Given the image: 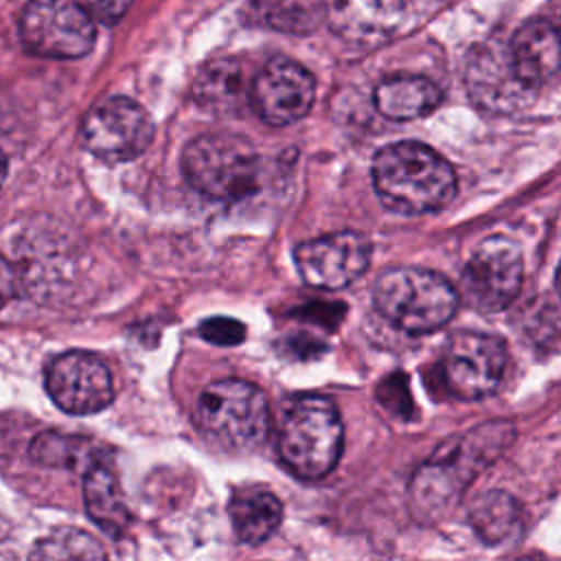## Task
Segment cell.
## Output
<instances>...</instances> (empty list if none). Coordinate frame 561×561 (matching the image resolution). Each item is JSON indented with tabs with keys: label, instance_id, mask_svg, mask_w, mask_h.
Here are the masks:
<instances>
[{
	"label": "cell",
	"instance_id": "6da1fadb",
	"mask_svg": "<svg viewBox=\"0 0 561 561\" xmlns=\"http://www.w3.org/2000/svg\"><path fill=\"white\" fill-rule=\"evenodd\" d=\"M373 186L388 210L425 215L451 202L456 195V173L432 147L416 140H399L377 151Z\"/></svg>",
	"mask_w": 561,
	"mask_h": 561
},
{
	"label": "cell",
	"instance_id": "7a4b0ae2",
	"mask_svg": "<svg viewBox=\"0 0 561 561\" xmlns=\"http://www.w3.org/2000/svg\"><path fill=\"white\" fill-rule=\"evenodd\" d=\"M513 434L511 423L489 421L454 440L414 473L410 484L414 506L427 515L447 511L476 476L511 445Z\"/></svg>",
	"mask_w": 561,
	"mask_h": 561
},
{
	"label": "cell",
	"instance_id": "3957f363",
	"mask_svg": "<svg viewBox=\"0 0 561 561\" xmlns=\"http://www.w3.org/2000/svg\"><path fill=\"white\" fill-rule=\"evenodd\" d=\"M344 427L337 408L320 394L294 399L278 423V454L298 478H324L342 454Z\"/></svg>",
	"mask_w": 561,
	"mask_h": 561
},
{
	"label": "cell",
	"instance_id": "277c9868",
	"mask_svg": "<svg viewBox=\"0 0 561 561\" xmlns=\"http://www.w3.org/2000/svg\"><path fill=\"white\" fill-rule=\"evenodd\" d=\"M377 311L410 335H425L445 327L458 305L451 283L425 267H394L375 283Z\"/></svg>",
	"mask_w": 561,
	"mask_h": 561
},
{
	"label": "cell",
	"instance_id": "5b68a950",
	"mask_svg": "<svg viewBox=\"0 0 561 561\" xmlns=\"http://www.w3.org/2000/svg\"><path fill=\"white\" fill-rule=\"evenodd\" d=\"M193 421L217 445L252 451L267 438L270 403L263 390L245 379H219L199 392Z\"/></svg>",
	"mask_w": 561,
	"mask_h": 561
},
{
	"label": "cell",
	"instance_id": "8992f818",
	"mask_svg": "<svg viewBox=\"0 0 561 561\" xmlns=\"http://www.w3.org/2000/svg\"><path fill=\"white\" fill-rule=\"evenodd\" d=\"M182 171L186 182L206 199L234 202L259 184V153L237 134H202L184 147Z\"/></svg>",
	"mask_w": 561,
	"mask_h": 561
},
{
	"label": "cell",
	"instance_id": "52a82bcc",
	"mask_svg": "<svg viewBox=\"0 0 561 561\" xmlns=\"http://www.w3.org/2000/svg\"><path fill=\"white\" fill-rule=\"evenodd\" d=\"M445 388L462 401H476L497 390L506 370L504 340L480 331L451 335L438 362Z\"/></svg>",
	"mask_w": 561,
	"mask_h": 561
},
{
	"label": "cell",
	"instance_id": "ba28073f",
	"mask_svg": "<svg viewBox=\"0 0 561 561\" xmlns=\"http://www.w3.org/2000/svg\"><path fill=\"white\" fill-rule=\"evenodd\" d=\"M24 46L50 59H75L90 53L94 20L75 0H28L20 15Z\"/></svg>",
	"mask_w": 561,
	"mask_h": 561
},
{
	"label": "cell",
	"instance_id": "9c48e42d",
	"mask_svg": "<svg viewBox=\"0 0 561 561\" xmlns=\"http://www.w3.org/2000/svg\"><path fill=\"white\" fill-rule=\"evenodd\" d=\"M524 280V254L517 241L495 234L484 239L462 272V291L480 313L506 309Z\"/></svg>",
	"mask_w": 561,
	"mask_h": 561
},
{
	"label": "cell",
	"instance_id": "30bf717a",
	"mask_svg": "<svg viewBox=\"0 0 561 561\" xmlns=\"http://www.w3.org/2000/svg\"><path fill=\"white\" fill-rule=\"evenodd\" d=\"M81 140L101 160L127 162L151 145L153 123L140 103L127 96H110L85 114Z\"/></svg>",
	"mask_w": 561,
	"mask_h": 561
},
{
	"label": "cell",
	"instance_id": "8fae6325",
	"mask_svg": "<svg viewBox=\"0 0 561 561\" xmlns=\"http://www.w3.org/2000/svg\"><path fill=\"white\" fill-rule=\"evenodd\" d=\"M296 267L316 289H342L357 280L370 263V241L353 230L329 232L298 243Z\"/></svg>",
	"mask_w": 561,
	"mask_h": 561
},
{
	"label": "cell",
	"instance_id": "7c38bea8",
	"mask_svg": "<svg viewBox=\"0 0 561 561\" xmlns=\"http://www.w3.org/2000/svg\"><path fill=\"white\" fill-rule=\"evenodd\" d=\"M48 397L68 414H94L114 399L112 373L105 362L85 351H68L46 368Z\"/></svg>",
	"mask_w": 561,
	"mask_h": 561
},
{
	"label": "cell",
	"instance_id": "4fadbf2b",
	"mask_svg": "<svg viewBox=\"0 0 561 561\" xmlns=\"http://www.w3.org/2000/svg\"><path fill=\"white\" fill-rule=\"evenodd\" d=\"M316 99L313 75L285 57H276L250 83V105L274 127L291 125L307 116Z\"/></svg>",
	"mask_w": 561,
	"mask_h": 561
},
{
	"label": "cell",
	"instance_id": "5bb4252c",
	"mask_svg": "<svg viewBox=\"0 0 561 561\" xmlns=\"http://www.w3.org/2000/svg\"><path fill=\"white\" fill-rule=\"evenodd\" d=\"M467 88L480 107L493 112H513L535 96V90L517 79L508 48L497 44H486L476 50L467 66Z\"/></svg>",
	"mask_w": 561,
	"mask_h": 561
},
{
	"label": "cell",
	"instance_id": "9a60e30c",
	"mask_svg": "<svg viewBox=\"0 0 561 561\" xmlns=\"http://www.w3.org/2000/svg\"><path fill=\"white\" fill-rule=\"evenodd\" d=\"M331 31L355 46H379L405 20V0H327Z\"/></svg>",
	"mask_w": 561,
	"mask_h": 561
},
{
	"label": "cell",
	"instance_id": "2e32d148",
	"mask_svg": "<svg viewBox=\"0 0 561 561\" xmlns=\"http://www.w3.org/2000/svg\"><path fill=\"white\" fill-rule=\"evenodd\" d=\"M508 57L517 79L530 88L539 90L552 81L559 72V33L543 20L535 18L522 24L513 39L506 44Z\"/></svg>",
	"mask_w": 561,
	"mask_h": 561
},
{
	"label": "cell",
	"instance_id": "e0dca14e",
	"mask_svg": "<svg viewBox=\"0 0 561 561\" xmlns=\"http://www.w3.org/2000/svg\"><path fill=\"white\" fill-rule=\"evenodd\" d=\"M193 99L219 116L241 114L250 105L245 68L237 59L208 61L193 79Z\"/></svg>",
	"mask_w": 561,
	"mask_h": 561
},
{
	"label": "cell",
	"instance_id": "ac0fdd59",
	"mask_svg": "<svg viewBox=\"0 0 561 561\" xmlns=\"http://www.w3.org/2000/svg\"><path fill=\"white\" fill-rule=\"evenodd\" d=\"M228 515L239 541L259 546L278 530L283 522V504L270 489L241 486L230 495Z\"/></svg>",
	"mask_w": 561,
	"mask_h": 561
},
{
	"label": "cell",
	"instance_id": "d6986e66",
	"mask_svg": "<svg viewBox=\"0 0 561 561\" xmlns=\"http://www.w3.org/2000/svg\"><path fill=\"white\" fill-rule=\"evenodd\" d=\"M83 502L90 519L110 537H121L129 522V508L112 467L103 460L92 462L83 476Z\"/></svg>",
	"mask_w": 561,
	"mask_h": 561
},
{
	"label": "cell",
	"instance_id": "ffe728a7",
	"mask_svg": "<svg viewBox=\"0 0 561 561\" xmlns=\"http://www.w3.org/2000/svg\"><path fill=\"white\" fill-rule=\"evenodd\" d=\"M443 94L434 81L421 75H394L375 88V105L390 121H412L436 110Z\"/></svg>",
	"mask_w": 561,
	"mask_h": 561
},
{
	"label": "cell",
	"instance_id": "44dd1931",
	"mask_svg": "<svg viewBox=\"0 0 561 561\" xmlns=\"http://www.w3.org/2000/svg\"><path fill=\"white\" fill-rule=\"evenodd\" d=\"M469 522L484 543L502 546L519 537L522 506L504 491H489L471 504Z\"/></svg>",
	"mask_w": 561,
	"mask_h": 561
},
{
	"label": "cell",
	"instance_id": "7402d4cb",
	"mask_svg": "<svg viewBox=\"0 0 561 561\" xmlns=\"http://www.w3.org/2000/svg\"><path fill=\"white\" fill-rule=\"evenodd\" d=\"M263 20L283 33H309L327 13V0H254Z\"/></svg>",
	"mask_w": 561,
	"mask_h": 561
},
{
	"label": "cell",
	"instance_id": "603a6c76",
	"mask_svg": "<svg viewBox=\"0 0 561 561\" xmlns=\"http://www.w3.org/2000/svg\"><path fill=\"white\" fill-rule=\"evenodd\" d=\"M31 458L46 467L75 469L85 465V469L99 458L92 456V445L81 436H68L59 432H44L31 443Z\"/></svg>",
	"mask_w": 561,
	"mask_h": 561
},
{
	"label": "cell",
	"instance_id": "cb8c5ba5",
	"mask_svg": "<svg viewBox=\"0 0 561 561\" xmlns=\"http://www.w3.org/2000/svg\"><path fill=\"white\" fill-rule=\"evenodd\" d=\"M31 557H44V559H101L105 557V550L101 543L75 528H59L50 533L46 539H39L35 548L31 550Z\"/></svg>",
	"mask_w": 561,
	"mask_h": 561
},
{
	"label": "cell",
	"instance_id": "d4e9b609",
	"mask_svg": "<svg viewBox=\"0 0 561 561\" xmlns=\"http://www.w3.org/2000/svg\"><path fill=\"white\" fill-rule=\"evenodd\" d=\"M199 333L204 340L219 344V346H232L239 344L245 335V329L241 322L232 320V318H210L204 320L199 327Z\"/></svg>",
	"mask_w": 561,
	"mask_h": 561
},
{
	"label": "cell",
	"instance_id": "484cf974",
	"mask_svg": "<svg viewBox=\"0 0 561 561\" xmlns=\"http://www.w3.org/2000/svg\"><path fill=\"white\" fill-rule=\"evenodd\" d=\"M92 20L94 24L112 26L116 24L129 9L131 0H75Z\"/></svg>",
	"mask_w": 561,
	"mask_h": 561
},
{
	"label": "cell",
	"instance_id": "4316f807",
	"mask_svg": "<svg viewBox=\"0 0 561 561\" xmlns=\"http://www.w3.org/2000/svg\"><path fill=\"white\" fill-rule=\"evenodd\" d=\"M18 294V272L15 267L0 254V309L7 307Z\"/></svg>",
	"mask_w": 561,
	"mask_h": 561
},
{
	"label": "cell",
	"instance_id": "83f0119b",
	"mask_svg": "<svg viewBox=\"0 0 561 561\" xmlns=\"http://www.w3.org/2000/svg\"><path fill=\"white\" fill-rule=\"evenodd\" d=\"M4 178H7V158H4V153L0 151V186H2Z\"/></svg>",
	"mask_w": 561,
	"mask_h": 561
}]
</instances>
